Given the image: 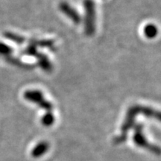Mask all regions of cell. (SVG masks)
I'll use <instances>...</instances> for the list:
<instances>
[{"instance_id":"1","label":"cell","mask_w":161,"mask_h":161,"mask_svg":"<svg viewBox=\"0 0 161 161\" xmlns=\"http://www.w3.org/2000/svg\"><path fill=\"white\" fill-rule=\"evenodd\" d=\"M133 141L140 148H146L148 152L156 155H160L161 154V148L157 145L151 143L147 140L146 136L143 133V125L142 124L138 123L134 126V134L133 136Z\"/></svg>"},{"instance_id":"2","label":"cell","mask_w":161,"mask_h":161,"mask_svg":"<svg viewBox=\"0 0 161 161\" xmlns=\"http://www.w3.org/2000/svg\"><path fill=\"white\" fill-rule=\"evenodd\" d=\"M85 9V32L87 35H93L95 32L96 8L95 4L92 0H84Z\"/></svg>"},{"instance_id":"3","label":"cell","mask_w":161,"mask_h":161,"mask_svg":"<svg viewBox=\"0 0 161 161\" xmlns=\"http://www.w3.org/2000/svg\"><path fill=\"white\" fill-rule=\"evenodd\" d=\"M25 99L39 105L40 108L46 110L47 112H52L53 109L52 104L45 99L43 94L38 90H29L24 94Z\"/></svg>"},{"instance_id":"4","label":"cell","mask_w":161,"mask_h":161,"mask_svg":"<svg viewBox=\"0 0 161 161\" xmlns=\"http://www.w3.org/2000/svg\"><path fill=\"white\" fill-rule=\"evenodd\" d=\"M134 112L135 113L136 115L138 114H142L148 118H152L154 119L159 121L161 122V111L153 109V108H148L146 106H140V105H134L130 107Z\"/></svg>"},{"instance_id":"5","label":"cell","mask_w":161,"mask_h":161,"mask_svg":"<svg viewBox=\"0 0 161 161\" xmlns=\"http://www.w3.org/2000/svg\"><path fill=\"white\" fill-rule=\"evenodd\" d=\"M60 9L64 14L67 16L70 19H72L75 24H78L80 22V17L79 14L75 9L70 7L67 3H62L60 5Z\"/></svg>"},{"instance_id":"6","label":"cell","mask_w":161,"mask_h":161,"mask_svg":"<svg viewBox=\"0 0 161 161\" xmlns=\"http://www.w3.org/2000/svg\"><path fill=\"white\" fill-rule=\"evenodd\" d=\"M49 143L46 141H41V142H38L31 151V156L34 158H41L49 151Z\"/></svg>"},{"instance_id":"7","label":"cell","mask_w":161,"mask_h":161,"mask_svg":"<svg viewBox=\"0 0 161 161\" xmlns=\"http://www.w3.org/2000/svg\"><path fill=\"white\" fill-rule=\"evenodd\" d=\"M158 33V29L157 28L156 25H153V24H149V25H147L144 29V34L146 35V37L152 38L155 37L157 35Z\"/></svg>"},{"instance_id":"8","label":"cell","mask_w":161,"mask_h":161,"mask_svg":"<svg viewBox=\"0 0 161 161\" xmlns=\"http://www.w3.org/2000/svg\"><path fill=\"white\" fill-rule=\"evenodd\" d=\"M55 122V116L52 112H47L41 119V123L46 127H49Z\"/></svg>"},{"instance_id":"9","label":"cell","mask_w":161,"mask_h":161,"mask_svg":"<svg viewBox=\"0 0 161 161\" xmlns=\"http://www.w3.org/2000/svg\"><path fill=\"white\" fill-rule=\"evenodd\" d=\"M4 37L11 40H13V41H14L15 43L18 44H22L23 43L24 40H25V38L21 37V36L15 35L14 33H11V32H5V33H4Z\"/></svg>"},{"instance_id":"10","label":"cell","mask_w":161,"mask_h":161,"mask_svg":"<svg viewBox=\"0 0 161 161\" xmlns=\"http://www.w3.org/2000/svg\"><path fill=\"white\" fill-rule=\"evenodd\" d=\"M12 52H13V49L10 46L3 43H0V54L1 55H9Z\"/></svg>"},{"instance_id":"11","label":"cell","mask_w":161,"mask_h":161,"mask_svg":"<svg viewBox=\"0 0 161 161\" xmlns=\"http://www.w3.org/2000/svg\"><path fill=\"white\" fill-rule=\"evenodd\" d=\"M127 139H128V136L123 135V134H120V135L116 136V137L114 138V142L115 144H121L123 143L124 142H125Z\"/></svg>"}]
</instances>
